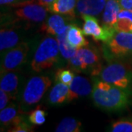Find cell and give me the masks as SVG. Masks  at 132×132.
Returning <instances> with one entry per match:
<instances>
[{"mask_svg":"<svg viewBox=\"0 0 132 132\" xmlns=\"http://www.w3.org/2000/svg\"><path fill=\"white\" fill-rule=\"evenodd\" d=\"M94 104L106 112H117L130 104L129 90H125L102 80L95 81L92 92Z\"/></svg>","mask_w":132,"mask_h":132,"instance_id":"obj_1","label":"cell"},{"mask_svg":"<svg viewBox=\"0 0 132 132\" xmlns=\"http://www.w3.org/2000/svg\"><path fill=\"white\" fill-rule=\"evenodd\" d=\"M68 61V65L72 71L92 76H99L103 69L100 53L95 47L85 46L76 49L75 54Z\"/></svg>","mask_w":132,"mask_h":132,"instance_id":"obj_2","label":"cell"},{"mask_svg":"<svg viewBox=\"0 0 132 132\" xmlns=\"http://www.w3.org/2000/svg\"><path fill=\"white\" fill-rule=\"evenodd\" d=\"M61 55L57 38L47 36L38 45L31 62V68L35 73H40L52 68L57 64Z\"/></svg>","mask_w":132,"mask_h":132,"instance_id":"obj_3","label":"cell"},{"mask_svg":"<svg viewBox=\"0 0 132 132\" xmlns=\"http://www.w3.org/2000/svg\"><path fill=\"white\" fill-rule=\"evenodd\" d=\"M52 79L46 75L31 77L24 87L21 96V111L28 112L42 100L48 89L52 85Z\"/></svg>","mask_w":132,"mask_h":132,"instance_id":"obj_4","label":"cell"},{"mask_svg":"<svg viewBox=\"0 0 132 132\" xmlns=\"http://www.w3.org/2000/svg\"><path fill=\"white\" fill-rule=\"evenodd\" d=\"M101 80L129 90L132 85V72L122 62H114L103 68L99 74Z\"/></svg>","mask_w":132,"mask_h":132,"instance_id":"obj_5","label":"cell"},{"mask_svg":"<svg viewBox=\"0 0 132 132\" xmlns=\"http://www.w3.org/2000/svg\"><path fill=\"white\" fill-rule=\"evenodd\" d=\"M15 20L27 24H42L46 20L49 10L37 0H31L15 6Z\"/></svg>","mask_w":132,"mask_h":132,"instance_id":"obj_6","label":"cell"},{"mask_svg":"<svg viewBox=\"0 0 132 132\" xmlns=\"http://www.w3.org/2000/svg\"><path fill=\"white\" fill-rule=\"evenodd\" d=\"M29 49V43L21 41L6 52L1 60V73L19 70L27 60Z\"/></svg>","mask_w":132,"mask_h":132,"instance_id":"obj_7","label":"cell"},{"mask_svg":"<svg viewBox=\"0 0 132 132\" xmlns=\"http://www.w3.org/2000/svg\"><path fill=\"white\" fill-rule=\"evenodd\" d=\"M81 17L85 21L82 28L84 34L87 36H91L96 41L106 43L116 32L114 28H108L101 25L95 16L84 15Z\"/></svg>","mask_w":132,"mask_h":132,"instance_id":"obj_8","label":"cell"},{"mask_svg":"<svg viewBox=\"0 0 132 132\" xmlns=\"http://www.w3.org/2000/svg\"><path fill=\"white\" fill-rule=\"evenodd\" d=\"M106 44L114 57H132V32H116Z\"/></svg>","mask_w":132,"mask_h":132,"instance_id":"obj_9","label":"cell"},{"mask_svg":"<svg viewBox=\"0 0 132 132\" xmlns=\"http://www.w3.org/2000/svg\"><path fill=\"white\" fill-rule=\"evenodd\" d=\"M15 20L10 23L2 24L0 30V52L1 57L10 49L21 42L22 34L19 32L20 27L15 25Z\"/></svg>","mask_w":132,"mask_h":132,"instance_id":"obj_10","label":"cell"},{"mask_svg":"<svg viewBox=\"0 0 132 132\" xmlns=\"http://www.w3.org/2000/svg\"><path fill=\"white\" fill-rule=\"evenodd\" d=\"M27 118L21 111L20 106L16 104L10 103L7 106L0 112L1 128H10L19 123L26 120Z\"/></svg>","mask_w":132,"mask_h":132,"instance_id":"obj_11","label":"cell"},{"mask_svg":"<svg viewBox=\"0 0 132 132\" xmlns=\"http://www.w3.org/2000/svg\"><path fill=\"white\" fill-rule=\"evenodd\" d=\"M68 16L61 14H54L50 15L42 24L41 31L47 33L48 35L57 36L61 35L69 27ZM71 19V18H70Z\"/></svg>","mask_w":132,"mask_h":132,"instance_id":"obj_12","label":"cell"},{"mask_svg":"<svg viewBox=\"0 0 132 132\" xmlns=\"http://www.w3.org/2000/svg\"><path fill=\"white\" fill-rule=\"evenodd\" d=\"M20 86L21 78L18 73L15 71H8L1 73L0 88L9 95L12 100L18 98Z\"/></svg>","mask_w":132,"mask_h":132,"instance_id":"obj_13","label":"cell"},{"mask_svg":"<svg viewBox=\"0 0 132 132\" xmlns=\"http://www.w3.org/2000/svg\"><path fill=\"white\" fill-rule=\"evenodd\" d=\"M69 85L57 82L50 90L48 102L52 106H59L72 101Z\"/></svg>","mask_w":132,"mask_h":132,"instance_id":"obj_14","label":"cell"},{"mask_svg":"<svg viewBox=\"0 0 132 132\" xmlns=\"http://www.w3.org/2000/svg\"><path fill=\"white\" fill-rule=\"evenodd\" d=\"M72 100L85 97L92 93L93 86H92L90 81L85 76L76 75L69 84Z\"/></svg>","mask_w":132,"mask_h":132,"instance_id":"obj_15","label":"cell"},{"mask_svg":"<svg viewBox=\"0 0 132 132\" xmlns=\"http://www.w3.org/2000/svg\"><path fill=\"white\" fill-rule=\"evenodd\" d=\"M107 0H77L76 12L81 15L98 16L104 11Z\"/></svg>","mask_w":132,"mask_h":132,"instance_id":"obj_16","label":"cell"},{"mask_svg":"<svg viewBox=\"0 0 132 132\" xmlns=\"http://www.w3.org/2000/svg\"><path fill=\"white\" fill-rule=\"evenodd\" d=\"M121 9L118 0H107L102 13V25L108 28H114Z\"/></svg>","mask_w":132,"mask_h":132,"instance_id":"obj_17","label":"cell"},{"mask_svg":"<svg viewBox=\"0 0 132 132\" xmlns=\"http://www.w3.org/2000/svg\"><path fill=\"white\" fill-rule=\"evenodd\" d=\"M84 35L83 30H81L76 24H71L67 31L66 38L72 47L79 49L89 45V42L85 38Z\"/></svg>","mask_w":132,"mask_h":132,"instance_id":"obj_18","label":"cell"},{"mask_svg":"<svg viewBox=\"0 0 132 132\" xmlns=\"http://www.w3.org/2000/svg\"><path fill=\"white\" fill-rule=\"evenodd\" d=\"M76 4L77 0H56L49 8V11L73 19L76 12Z\"/></svg>","mask_w":132,"mask_h":132,"instance_id":"obj_19","label":"cell"},{"mask_svg":"<svg viewBox=\"0 0 132 132\" xmlns=\"http://www.w3.org/2000/svg\"><path fill=\"white\" fill-rule=\"evenodd\" d=\"M81 131V123L71 117L62 119L55 128V131L57 132H79Z\"/></svg>","mask_w":132,"mask_h":132,"instance_id":"obj_20","label":"cell"},{"mask_svg":"<svg viewBox=\"0 0 132 132\" xmlns=\"http://www.w3.org/2000/svg\"><path fill=\"white\" fill-rule=\"evenodd\" d=\"M68 29H66L65 32H64L62 34L56 36L61 56L63 57V59L67 60H70L71 57L75 54L76 52V49L72 47L70 45V43L67 40L66 35H67Z\"/></svg>","mask_w":132,"mask_h":132,"instance_id":"obj_21","label":"cell"},{"mask_svg":"<svg viewBox=\"0 0 132 132\" xmlns=\"http://www.w3.org/2000/svg\"><path fill=\"white\" fill-rule=\"evenodd\" d=\"M47 113L40 106H38L35 109L32 110L29 114L28 120L33 126H41L46 122Z\"/></svg>","mask_w":132,"mask_h":132,"instance_id":"obj_22","label":"cell"},{"mask_svg":"<svg viewBox=\"0 0 132 132\" xmlns=\"http://www.w3.org/2000/svg\"><path fill=\"white\" fill-rule=\"evenodd\" d=\"M112 132H132V120L121 119L114 122L109 128Z\"/></svg>","mask_w":132,"mask_h":132,"instance_id":"obj_23","label":"cell"},{"mask_svg":"<svg viewBox=\"0 0 132 132\" xmlns=\"http://www.w3.org/2000/svg\"><path fill=\"white\" fill-rule=\"evenodd\" d=\"M74 71L68 68H60L56 71L55 80L57 82H62L66 85H69L74 78Z\"/></svg>","mask_w":132,"mask_h":132,"instance_id":"obj_24","label":"cell"},{"mask_svg":"<svg viewBox=\"0 0 132 132\" xmlns=\"http://www.w3.org/2000/svg\"><path fill=\"white\" fill-rule=\"evenodd\" d=\"M114 28L116 32H132V21L126 18L118 19Z\"/></svg>","mask_w":132,"mask_h":132,"instance_id":"obj_25","label":"cell"},{"mask_svg":"<svg viewBox=\"0 0 132 132\" xmlns=\"http://www.w3.org/2000/svg\"><path fill=\"white\" fill-rule=\"evenodd\" d=\"M10 132H31L33 131L32 124L29 121V120H24L19 124L11 127L7 130Z\"/></svg>","mask_w":132,"mask_h":132,"instance_id":"obj_26","label":"cell"},{"mask_svg":"<svg viewBox=\"0 0 132 132\" xmlns=\"http://www.w3.org/2000/svg\"><path fill=\"white\" fill-rule=\"evenodd\" d=\"M10 100H12L11 97L3 90H0V110L3 109L6 106H8Z\"/></svg>","mask_w":132,"mask_h":132,"instance_id":"obj_27","label":"cell"},{"mask_svg":"<svg viewBox=\"0 0 132 132\" xmlns=\"http://www.w3.org/2000/svg\"><path fill=\"white\" fill-rule=\"evenodd\" d=\"M31 0H0V4L2 6H12L15 7L16 5L29 2Z\"/></svg>","mask_w":132,"mask_h":132,"instance_id":"obj_28","label":"cell"},{"mask_svg":"<svg viewBox=\"0 0 132 132\" xmlns=\"http://www.w3.org/2000/svg\"><path fill=\"white\" fill-rule=\"evenodd\" d=\"M122 18H126L132 21V11L128 10L121 9L118 14V19H122Z\"/></svg>","mask_w":132,"mask_h":132,"instance_id":"obj_29","label":"cell"},{"mask_svg":"<svg viewBox=\"0 0 132 132\" xmlns=\"http://www.w3.org/2000/svg\"><path fill=\"white\" fill-rule=\"evenodd\" d=\"M122 9L132 11V0H118Z\"/></svg>","mask_w":132,"mask_h":132,"instance_id":"obj_30","label":"cell"},{"mask_svg":"<svg viewBox=\"0 0 132 132\" xmlns=\"http://www.w3.org/2000/svg\"><path fill=\"white\" fill-rule=\"evenodd\" d=\"M37 1H38L39 3H40L43 5H44L45 7H46L49 10V8L51 7V6L53 5V3L56 0H37Z\"/></svg>","mask_w":132,"mask_h":132,"instance_id":"obj_31","label":"cell"}]
</instances>
